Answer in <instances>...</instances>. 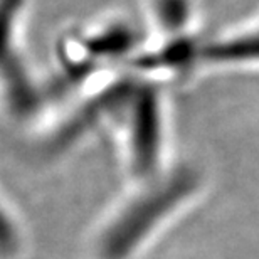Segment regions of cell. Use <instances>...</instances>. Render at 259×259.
Instances as JSON below:
<instances>
[{
	"label": "cell",
	"instance_id": "6da1fadb",
	"mask_svg": "<svg viewBox=\"0 0 259 259\" xmlns=\"http://www.w3.org/2000/svg\"><path fill=\"white\" fill-rule=\"evenodd\" d=\"M98 222L90 239L91 259H137L179 207L189 199L195 179L175 172L142 182Z\"/></svg>",
	"mask_w": 259,
	"mask_h": 259
},
{
	"label": "cell",
	"instance_id": "7a4b0ae2",
	"mask_svg": "<svg viewBox=\"0 0 259 259\" xmlns=\"http://www.w3.org/2000/svg\"><path fill=\"white\" fill-rule=\"evenodd\" d=\"M137 44V34L125 22H111L90 32L72 34L61 53L64 76L69 82H82L118 59L130 56L135 59L133 53L140 48Z\"/></svg>",
	"mask_w": 259,
	"mask_h": 259
},
{
	"label": "cell",
	"instance_id": "3957f363",
	"mask_svg": "<svg viewBox=\"0 0 259 259\" xmlns=\"http://www.w3.org/2000/svg\"><path fill=\"white\" fill-rule=\"evenodd\" d=\"M24 0H0V96L14 116H27L37 105L35 88L17 49V19Z\"/></svg>",
	"mask_w": 259,
	"mask_h": 259
},
{
	"label": "cell",
	"instance_id": "277c9868",
	"mask_svg": "<svg viewBox=\"0 0 259 259\" xmlns=\"http://www.w3.org/2000/svg\"><path fill=\"white\" fill-rule=\"evenodd\" d=\"M259 67V15L219 37L200 42L197 67Z\"/></svg>",
	"mask_w": 259,
	"mask_h": 259
},
{
	"label": "cell",
	"instance_id": "5b68a950",
	"mask_svg": "<svg viewBox=\"0 0 259 259\" xmlns=\"http://www.w3.org/2000/svg\"><path fill=\"white\" fill-rule=\"evenodd\" d=\"M152 12L162 42L192 35V4L190 0H152Z\"/></svg>",
	"mask_w": 259,
	"mask_h": 259
},
{
	"label": "cell",
	"instance_id": "8992f818",
	"mask_svg": "<svg viewBox=\"0 0 259 259\" xmlns=\"http://www.w3.org/2000/svg\"><path fill=\"white\" fill-rule=\"evenodd\" d=\"M25 252V236L20 221L0 194V259H20Z\"/></svg>",
	"mask_w": 259,
	"mask_h": 259
}]
</instances>
